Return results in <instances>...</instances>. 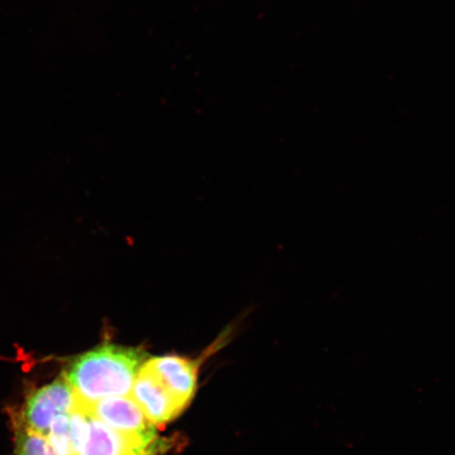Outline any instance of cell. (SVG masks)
Listing matches in <instances>:
<instances>
[{"label":"cell","instance_id":"52a82bcc","mask_svg":"<svg viewBox=\"0 0 455 455\" xmlns=\"http://www.w3.org/2000/svg\"><path fill=\"white\" fill-rule=\"evenodd\" d=\"M14 455H60L47 440L17 424L15 429Z\"/></svg>","mask_w":455,"mask_h":455},{"label":"cell","instance_id":"5b68a950","mask_svg":"<svg viewBox=\"0 0 455 455\" xmlns=\"http://www.w3.org/2000/svg\"><path fill=\"white\" fill-rule=\"evenodd\" d=\"M88 419V437L79 455H161L168 448L164 440L148 446L129 439L102 424L89 411Z\"/></svg>","mask_w":455,"mask_h":455},{"label":"cell","instance_id":"8992f818","mask_svg":"<svg viewBox=\"0 0 455 455\" xmlns=\"http://www.w3.org/2000/svg\"><path fill=\"white\" fill-rule=\"evenodd\" d=\"M145 366L156 375L176 401L185 409L196 395L197 365L189 358L166 355L149 357Z\"/></svg>","mask_w":455,"mask_h":455},{"label":"cell","instance_id":"277c9868","mask_svg":"<svg viewBox=\"0 0 455 455\" xmlns=\"http://www.w3.org/2000/svg\"><path fill=\"white\" fill-rule=\"evenodd\" d=\"M129 396L156 427L172 422L185 411L156 375L145 365L136 377Z\"/></svg>","mask_w":455,"mask_h":455},{"label":"cell","instance_id":"ba28073f","mask_svg":"<svg viewBox=\"0 0 455 455\" xmlns=\"http://www.w3.org/2000/svg\"><path fill=\"white\" fill-rule=\"evenodd\" d=\"M47 440L60 455H74L71 441L70 412L56 417L49 431Z\"/></svg>","mask_w":455,"mask_h":455},{"label":"cell","instance_id":"7a4b0ae2","mask_svg":"<svg viewBox=\"0 0 455 455\" xmlns=\"http://www.w3.org/2000/svg\"><path fill=\"white\" fill-rule=\"evenodd\" d=\"M77 403L76 391L62 374L54 382L34 391L27 398L17 424L47 437L55 418L71 412Z\"/></svg>","mask_w":455,"mask_h":455},{"label":"cell","instance_id":"6da1fadb","mask_svg":"<svg viewBox=\"0 0 455 455\" xmlns=\"http://www.w3.org/2000/svg\"><path fill=\"white\" fill-rule=\"evenodd\" d=\"M149 355L142 348L104 343L76 356L64 373L79 400L91 403L129 396Z\"/></svg>","mask_w":455,"mask_h":455},{"label":"cell","instance_id":"3957f363","mask_svg":"<svg viewBox=\"0 0 455 455\" xmlns=\"http://www.w3.org/2000/svg\"><path fill=\"white\" fill-rule=\"evenodd\" d=\"M83 405L102 424L129 439L148 446L162 441L157 436L156 427L130 396L106 397L91 403H83Z\"/></svg>","mask_w":455,"mask_h":455}]
</instances>
